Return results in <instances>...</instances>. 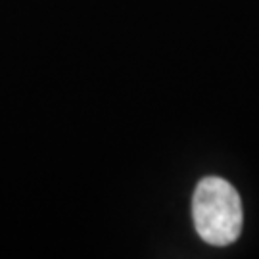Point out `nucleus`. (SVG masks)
I'll return each mask as SVG.
<instances>
[{"label":"nucleus","instance_id":"1","mask_svg":"<svg viewBox=\"0 0 259 259\" xmlns=\"http://www.w3.org/2000/svg\"><path fill=\"white\" fill-rule=\"evenodd\" d=\"M192 215L198 234L211 246H229L240 236L242 202L231 183L205 177L196 186Z\"/></svg>","mask_w":259,"mask_h":259}]
</instances>
